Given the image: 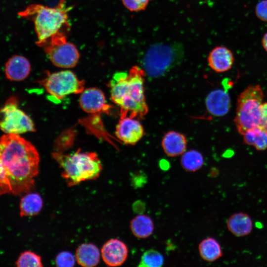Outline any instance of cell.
<instances>
[{
    "label": "cell",
    "instance_id": "obj_1",
    "mask_svg": "<svg viewBox=\"0 0 267 267\" xmlns=\"http://www.w3.org/2000/svg\"><path fill=\"white\" fill-rule=\"evenodd\" d=\"M40 161L35 146L19 134H6L0 138V162L13 194L27 193L34 188Z\"/></svg>",
    "mask_w": 267,
    "mask_h": 267
},
{
    "label": "cell",
    "instance_id": "obj_2",
    "mask_svg": "<svg viewBox=\"0 0 267 267\" xmlns=\"http://www.w3.org/2000/svg\"><path fill=\"white\" fill-rule=\"evenodd\" d=\"M144 70L134 66L126 72L115 73L109 83L110 97L120 109V118H142L148 111L144 87Z\"/></svg>",
    "mask_w": 267,
    "mask_h": 267
},
{
    "label": "cell",
    "instance_id": "obj_3",
    "mask_svg": "<svg viewBox=\"0 0 267 267\" xmlns=\"http://www.w3.org/2000/svg\"><path fill=\"white\" fill-rule=\"evenodd\" d=\"M68 11L64 0H61L59 5L54 7L31 5L20 14L33 20L38 39L37 44L43 47L53 38L67 35L70 28Z\"/></svg>",
    "mask_w": 267,
    "mask_h": 267
},
{
    "label": "cell",
    "instance_id": "obj_4",
    "mask_svg": "<svg viewBox=\"0 0 267 267\" xmlns=\"http://www.w3.org/2000/svg\"><path fill=\"white\" fill-rule=\"evenodd\" d=\"M52 156L62 169V177L69 187L97 178L102 169L101 161L94 152L79 149L70 154L53 152Z\"/></svg>",
    "mask_w": 267,
    "mask_h": 267
},
{
    "label": "cell",
    "instance_id": "obj_5",
    "mask_svg": "<svg viewBox=\"0 0 267 267\" xmlns=\"http://www.w3.org/2000/svg\"><path fill=\"white\" fill-rule=\"evenodd\" d=\"M184 57V49L179 43H157L150 46L141 60L145 75L152 78L164 76L180 64Z\"/></svg>",
    "mask_w": 267,
    "mask_h": 267
},
{
    "label": "cell",
    "instance_id": "obj_6",
    "mask_svg": "<svg viewBox=\"0 0 267 267\" xmlns=\"http://www.w3.org/2000/svg\"><path fill=\"white\" fill-rule=\"evenodd\" d=\"M264 97L263 89L259 85L249 86L239 94L234 121L240 134L259 126Z\"/></svg>",
    "mask_w": 267,
    "mask_h": 267
},
{
    "label": "cell",
    "instance_id": "obj_7",
    "mask_svg": "<svg viewBox=\"0 0 267 267\" xmlns=\"http://www.w3.org/2000/svg\"><path fill=\"white\" fill-rule=\"evenodd\" d=\"M38 82L44 88L50 99L56 102L68 95L80 93L85 88V82L69 70L48 73Z\"/></svg>",
    "mask_w": 267,
    "mask_h": 267
},
{
    "label": "cell",
    "instance_id": "obj_8",
    "mask_svg": "<svg viewBox=\"0 0 267 267\" xmlns=\"http://www.w3.org/2000/svg\"><path fill=\"white\" fill-rule=\"evenodd\" d=\"M0 129L6 134L35 131L32 119L18 107L15 97H9L0 108Z\"/></svg>",
    "mask_w": 267,
    "mask_h": 267
},
{
    "label": "cell",
    "instance_id": "obj_9",
    "mask_svg": "<svg viewBox=\"0 0 267 267\" xmlns=\"http://www.w3.org/2000/svg\"><path fill=\"white\" fill-rule=\"evenodd\" d=\"M43 47L50 61L60 68H72L76 66L80 58L76 46L67 41L65 35L53 38Z\"/></svg>",
    "mask_w": 267,
    "mask_h": 267
},
{
    "label": "cell",
    "instance_id": "obj_10",
    "mask_svg": "<svg viewBox=\"0 0 267 267\" xmlns=\"http://www.w3.org/2000/svg\"><path fill=\"white\" fill-rule=\"evenodd\" d=\"M81 93L80 105L86 113L96 115L109 112L112 107L106 103L103 92L99 89H87Z\"/></svg>",
    "mask_w": 267,
    "mask_h": 267
},
{
    "label": "cell",
    "instance_id": "obj_11",
    "mask_svg": "<svg viewBox=\"0 0 267 267\" xmlns=\"http://www.w3.org/2000/svg\"><path fill=\"white\" fill-rule=\"evenodd\" d=\"M117 137L126 144L134 145L144 135V129L136 119L126 117L120 118L115 132Z\"/></svg>",
    "mask_w": 267,
    "mask_h": 267
},
{
    "label": "cell",
    "instance_id": "obj_12",
    "mask_svg": "<svg viewBox=\"0 0 267 267\" xmlns=\"http://www.w3.org/2000/svg\"><path fill=\"white\" fill-rule=\"evenodd\" d=\"M101 256L104 262L108 266L117 267L123 264L128 255L126 244L118 239H111L102 246Z\"/></svg>",
    "mask_w": 267,
    "mask_h": 267
},
{
    "label": "cell",
    "instance_id": "obj_13",
    "mask_svg": "<svg viewBox=\"0 0 267 267\" xmlns=\"http://www.w3.org/2000/svg\"><path fill=\"white\" fill-rule=\"evenodd\" d=\"M207 59L208 64L213 70L217 73H223L232 68L234 56L227 47L218 46L211 50Z\"/></svg>",
    "mask_w": 267,
    "mask_h": 267
},
{
    "label": "cell",
    "instance_id": "obj_14",
    "mask_svg": "<svg viewBox=\"0 0 267 267\" xmlns=\"http://www.w3.org/2000/svg\"><path fill=\"white\" fill-rule=\"evenodd\" d=\"M206 106L208 112L213 116L225 115L230 107V99L228 93L222 90L211 91L206 98Z\"/></svg>",
    "mask_w": 267,
    "mask_h": 267
},
{
    "label": "cell",
    "instance_id": "obj_15",
    "mask_svg": "<svg viewBox=\"0 0 267 267\" xmlns=\"http://www.w3.org/2000/svg\"><path fill=\"white\" fill-rule=\"evenodd\" d=\"M31 71L28 60L20 55H15L6 63L5 73L7 79L13 81H20L25 79Z\"/></svg>",
    "mask_w": 267,
    "mask_h": 267
},
{
    "label": "cell",
    "instance_id": "obj_16",
    "mask_svg": "<svg viewBox=\"0 0 267 267\" xmlns=\"http://www.w3.org/2000/svg\"><path fill=\"white\" fill-rule=\"evenodd\" d=\"M161 143L165 153L169 157H174L182 155L185 151L187 140L183 134L172 131L165 134Z\"/></svg>",
    "mask_w": 267,
    "mask_h": 267
},
{
    "label": "cell",
    "instance_id": "obj_17",
    "mask_svg": "<svg viewBox=\"0 0 267 267\" xmlns=\"http://www.w3.org/2000/svg\"><path fill=\"white\" fill-rule=\"evenodd\" d=\"M228 230L234 236L243 237L249 235L253 229V222L246 213L239 212L231 215L226 222Z\"/></svg>",
    "mask_w": 267,
    "mask_h": 267
},
{
    "label": "cell",
    "instance_id": "obj_18",
    "mask_svg": "<svg viewBox=\"0 0 267 267\" xmlns=\"http://www.w3.org/2000/svg\"><path fill=\"white\" fill-rule=\"evenodd\" d=\"M75 257L78 264L82 267H95L99 262V251L93 244L83 243L77 249Z\"/></svg>",
    "mask_w": 267,
    "mask_h": 267
},
{
    "label": "cell",
    "instance_id": "obj_19",
    "mask_svg": "<svg viewBox=\"0 0 267 267\" xmlns=\"http://www.w3.org/2000/svg\"><path fill=\"white\" fill-rule=\"evenodd\" d=\"M130 226L134 235L139 239L146 238L151 236L154 228L151 218L143 214L134 217L131 220Z\"/></svg>",
    "mask_w": 267,
    "mask_h": 267
},
{
    "label": "cell",
    "instance_id": "obj_20",
    "mask_svg": "<svg viewBox=\"0 0 267 267\" xmlns=\"http://www.w3.org/2000/svg\"><path fill=\"white\" fill-rule=\"evenodd\" d=\"M198 251L201 258L205 261L213 262L222 256V251L219 242L214 238L207 237L198 245Z\"/></svg>",
    "mask_w": 267,
    "mask_h": 267
},
{
    "label": "cell",
    "instance_id": "obj_21",
    "mask_svg": "<svg viewBox=\"0 0 267 267\" xmlns=\"http://www.w3.org/2000/svg\"><path fill=\"white\" fill-rule=\"evenodd\" d=\"M43 205L42 198L36 193H27L23 196L20 202V215L33 216L38 214Z\"/></svg>",
    "mask_w": 267,
    "mask_h": 267
},
{
    "label": "cell",
    "instance_id": "obj_22",
    "mask_svg": "<svg viewBox=\"0 0 267 267\" xmlns=\"http://www.w3.org/2000/svg\"><path fill=\"white\" fill-rule=\"evenodd\" d=\"M242 135L246 144L253 146L259 151L267 149V133L259 126L246 131Z\"/></svg>",
    "mask_w": 267,
    "mask_h": 267
},
{
    "label": "cell",
    "instance_id": "obj_23",
    "mask_svg": "<svg viewBox=\"0 0 267 267\" xmlns=\"http://www.w3.org/2000/svg\"><path fill=\"white\" fill-rule=\"evenodd\" d=\"M204 161V158L200 152L195 150H190L182 154L180 164L186 171L194 172L202 167Z\"/></svg>",
    "mask_w": 267,
    "mask_h": 267
},
{
    "label": "cell",
    "instance_id": "obj_24",
    "mask_svg": "<svg viewBox=\"0 0 267 267\" xmlns=\"http://www.w3.org/2000/svg\"><path fill=\"white\" fill-rule=\"evenodd\" d=\"M164 264V257L159 251L149 249L142 255L138 267H160Z\"/></svg>",
    "mask_w": 267,
    "mask_h": 267
},
{
    "label": "cell",
    "instance_id": "obj_25",
    "mask_svg": "<svg viewBox=\"0 0 267 267\" xmlns=\"http://www.w3.org/2000/svg\"><path fill=\"white\" fill-rule=\"evenodd\" d=\"M18 267H41L43 266L41 258L30 251L22 253L15 262Z\"/></svg>",
    "mask_w": 267,
    "mask_h": 267
},
{
    "label": "cell",
    "instance_id": "obj_26",
    "mask_svg": "<svg viewBox=\"0 0 267 267\" xmlns=\"http://www.w3.org/2000/svg\"><path fill=\"white\" fill-rule=\"evenodd\" d=\"M76 257L70 252L63 251L55 258V264L59 267H72L75 265Z\"/></svg>",
    "mask_w": 267,
    "mask_h": 267
},
{
    "label": "cell",
    "instance_id": "obj_27",
    "mask_svg": "<svg viewBox=\"0 0 267 267\" xmlns=\"http://www.w3.org/2000/svg\"><path fill=\"white\" fill-rule=\"evenodd\" d=\"M153 0H121L125 7L131 11L138 12L145 10Z\"/></svg>",
    "mask_w": 267,
    "mask_h": 267
},
{
    "label": "cell",
    "instance_id": "obj_28",
    "mask_svg": "<svg viewBox=\"0 0 267 267\" xmlns=\"http://www.w3.org/2000/svg\"><path fill=\"white\" fill-rule=\"evenodd\" d=\"M147 181V177L143 172H137L131 176V184L135 188L143 187Z\"/></svg>",
    "mask_w": 267,
    "mask_h": 267
},
{
    "label": "cell",
    "instance_id": "obj_29",
    "mask_svg": "<svg viewBox=\"0 0 267 267\" xmlns=\"http://www.w3.org/2000/svg\"><path fill=\"white\" fill-rule=\"evenodd\" d=\"M255 13L262 21L267 22V0H262L256 5Z\"/></svg>",
    "mask_w": 267,
    "mask_h": 267
},
{
    "label": "cell",
    "instance_id": "obj_30",
    "mask_svg": "<svg viewBox=\"0 0 267 267\" xmlns=\"http://www.w3.org/2000/svg\"><path fill=\"white\" fill-rule=\"evenodd\" d=\"M259 126L267 133V102L262 105Z\"/></svg>",
    "mask_w": 267,
    "mask_h": 267
},
{
    "label": "cell",
    "instance_id": "obj_31",
    "mask_svg": "<svg viewBox=\"0 0 267 267\" xmlns=\"http://www.w3.org/2000/svg\"><path fill=\"white\" fill-rule=\"evenodd\" d=\"M7 192H10V189L0 162V195Z\"/></svg>",
    "mask_w": 267,
    "mask_h": 267
},
{
    "label": "cell",
    "instance_id": "obj_32",
    "mask_svg": "<svg viewBox=\"0 0 267 267\" xmlns=\"http://www.w3.org/2000/svg\"><path fill=\"white\" fill-rule=\"evenodd\" d=\"M133 209L135 213L142 214L145 211V204L141 200L136 201L133 205Z\"/></svg>",
    "mask_w": 267,
    "mask_h": 267
},
{
    "label": "cell",
    "instance_id": "obj_33",
    "mask_svg": "<svg viewBox=\"0 0 267 267\" xmlns=\"http://www.w3.org/2000/svg\"><path fill=\"white\" fill-rule=\"evenodd\" d=\"M262 44L264 49L267 51V33H266L262 39Z\"/></svg>",
    "mask_w": 267,
    "mask_h": 267
}]
</instances>
